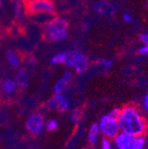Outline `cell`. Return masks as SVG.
Returning a JSON list of instances; mask_svg holds the SVG:
<instances>
[{
	"label": "cell",
	"instance_id": "obj_1",
	"mask_svg": "<svg viewBox=\"0 0 148 149\" xmlns=\"http://www.w3.org/2000/svg\"><path fill=\"white\" fill-rule=\"evenodd\" d=\"M117 121L121 132L134 137H142L147 132V122L136 105L129 104L122 107Z\"/></svg>",
	"mask_w": 148,
	"mask_h": 149
},
{
	"label": "cell",
	"instance_id": "obj_2",
	"mask_svg": "<svg viewBox=\"0 0 148 149\" xmlns=\"http://www.w3.org/2000/svg\"><path fill=\"white\" fill-rule=\"evenodd\" d=\"M44 37L50 43H60L65 41L68 37L67 21L60 16L51 18L44 23Z\"/></svg>",
	"mask_w": 148,
	"mask_h": 149
},
{
	"label": "cell",
	"instance_id": "obj_3",
	"mask_svg": "<svg viewBox=\"0 0 148 149\" xmlns=\"http://www.w3.org/2000/svg\"><path fill=\"white\" fill-rule=\"evenodd\" d=\"M97 123L99 128L100 135H102L103 138L112 140L121 132L117 119L108 114L101 116Z\"/></svg>",
	"mask_w": 148,
	"mask_h": 149
},
{
	"label": "cell",
	"instance_id": "obj_4",
	"mask_svg": "<svg viewBox=\"0 0 148 149\" xmlns=\"http://www.w3.org/2000/svg\"><path fill=\"white\" fill-rule=\"evenodd\" d=\"M26 11L31 15L51 16L55 13V5L52 0H34L26 6Z\"/></svg>",
	"mask_w": 148,
	"mask_h": 149
},
{
	"label": "cell",
	"instance_id": "obj_5",
	"mask_svg": "<svg viewBox=\"0 0 148 149\" xmlns=\"http://www.w3.org/2000/svg\"><path fill=\"white\" fill-rule=\"evenodd\" d=\"M45 118L39 112L31 114L26 120L25 127L32 136H38L45 130Z\"/></svg>",
	"mask_w": 148,
	"mask_h": 149
},
{
	"label": "cell",
	"instance_id": "obj_6",
	"mask_svg": "<svg viewBox=\"0 0 148 149\" xmlns=\"http://www.w3.org/2000/svg\"><path fill=\"white\" fill-rule=\"evenodd\" d=\"M70 100L63 94H54L45 103V107L51 111H57L59 113H66L70 108Z\"/></svg>",
	"mask_w": 148,
	"mask_h": 149
},
{
	"label": "cell",
	"instance_id": "obj_7",
	"mask_svg": "<svg viewBox=\"0 0 148 149\" xmlns=\"http://www.w3.org/2000/svg\"><path fill=\"white\" fill-rule=\"evenodd\" d=\"M135 138L132 135H129L126 132H120L113 139V145L116 149H131Z\"/></svg>",
	"mask_w": 148,
	"mask_h": 149
},
{
	"label": "cell",
	"instance_id": "obj_8",
	"mask_svg": "<svg viewBox=\"0 0 148 149\" xmlns=\"http://www.w3.org/2000/svg\"><path fill=\"white\" fill-rule=\"evenodd\" d=\"M74 74L71 71L67 70L65 71L62 76L55 82L53 85V92L54 94H63L67 90L69 84L73 81Z\"/></svg>",
	"mask_w": 148,
	"mask_h": 149
},
{
	"label": "cell",
	"instance_id": "obj_9",
	"mask_svg": "<svg viewBox=\"0 0 148 149\" xmlns=\"http://www.w3.org/2000/svg\"><path fill=\"white\" fill-rule=\"evenodd\" d=\"M14 80L16 82L18 88L26 89L29 84V72L28 68L23 67L18 68L14 77Z\"/></svg>",
	"mask_w": 148,
	"mask_h": 149
},
{
	"label": "cell",
	"instance_id": "obj_10",
	"mask_svg": "<svg viewBox=\"0 0 148 149\" xmlns=\"http://www.w3.org/2000/svg\"><path fill=\"white\" fill-rule=\"evenodd\" d=\"M93 10L99 15H112L114 13V6L106 0H99L93 6Z\"/></svg>",
	"mask_w": 148,
	"mask_h": 149
},
{
	"label": "cell",
	"instance_id": "obj_11",
	"mask_svg": "<svg viewBox=\"0 0 148 149\" xmlns=\"http://www.w3.org/2000/svg\"><path fill=\"white\" fill-rule=\"evenodd\" d=\"M6 58L10 67L18 69L22 67V58L15 50L9 49L6 52Z\"/></svg>",
	"mask_w": 148,
	"mask_h": 149
},
{
	"label": "cell",
	"instance_id": "obj_12",
	"mask_svg": "<svg viewBox=\"0 0 148 149\" xmlns=\"http://www.w3.org/2000/svg\"><path fill=\"white\" fill-rule=\"evenodd\" d=\"M18 86L16 82L13 78H6L1 82V90L2 93L6 96H11L16 92Z\"/></svg>",
	"mask_w": 148,
	"mask_h": 149
},
{
	"label": "cell",
	"instance_id": "obj_13",
	"mask_svg": "<svg viewBox=\"0 0 148 149\" xmlns=\"http://www.w3.org/2000/svg\"><path fill=\"white\" fill-rule=\"evenodd\" d=\"M100 136V132H99V128L97 123H91L89 130H88V135H87V139L90 145L94 146L98 143L99 139Z\"/></svg>",
	"mask_w": 148,
	"mask_h": 149
},
{
	"label": "cell",
	"instance_id": "obj_14",
	"mask_svg": "<svg viewBox=\"0 0 148 149\" xmlns=\"http://www.w3.org/2000/svg\"><path fill=\"white\" fill-rule=\"evenodd\" d=\"M13 11L17 20L22 21L25 15V12H27L26 5H24L21 0H13Z\"/></svg>",
	"mask_w": 148,
	"mask_h": 149
},
{
	"label": "cell",
	"instance_id": "obj_15",
	"mask_svg": "<svg viewBox=\"0 0 148 149\" xmlns=\"http://www.w3.org/2000/svg\"><path fill=\"white\" fill-rule=\"evenodd\" d=\"M89 66H90V60L84 53H83V55L75 64V66L73 67L72 69L77 74H83L88 69Z\"/></svg>",
	"mask_w": 148,
	"mask_h": 149
},
{
	"label": "cell",
	"instance_id": "obj_16",
	"mask_svg": "<svg viewBox=\"0 0 148 149\" xmlns=\"http://www.w3.org/2000/svg\"><path fill=\"white\" fill-rule=\"evenodd\" d=\"M83 55V52L78 50H69L67 51V58L65 66L73 68L75 64L77 62V61L80 59V57Z\"/></svg>",
	"mask_w": 148,
	"mask_h": 149
},
{
	"label": "cell",
	"instance_id": "obj_17",
	"mask_svg": "<svg viewBox=\"0 0 148 149\" xmlns=\"http://www.w3.org/2000/svg\"><path fill=\"white\" fill-rule=\"evenodd\" d=\"M67 58V51L66 52H59L52 55V57L50 60L51 64L52 65H65Z\"/></svg>",
	"mask_w": 148,
	"mask_h": 149
},
{
	"label": "cell",
	"instance_id": "obj_18",
	"mask_svg": "<svg viewBox=\"0 0 148 149\" xmlns=\"http://www.w3.org/2000/svg\"><path fill=\"white\" fill-rule=\"evenodd\" d=\"M96 64L104 71H109L113 67V61L106 58H99L97 60Z\"/></svg>",
	"mask_w": 148,
	"mask_h": 149
},
{
	"label": "cell",
	"instance_id": "obj_19",
	"mask_svg": "<svg viewBox=\"0 0 148 149\" xmlns=\"http://www.w3.org/2000/svg\"><path fill=\"white\" fill-rule=\"evenodd\" d=\"M81 118H82V112L79 109H73L68 114V119L74 124H77L81 121Z\"/></svg>",
	"mask_w": 148,
	"mask_h": 149
},
{
	"label": "cell",
	"instance_id": "obj_20",
	"mask_svg": "<svg viewBox=\"0 0 148 149\" xmlns=\"http://www.w3.org/2000/svg\"><path fill=\"white\" fill-rule=\"evenodd\" d=\"M59 127V122L55 118H50L45 121V130L47 132H55Z\"/></svg>",
	"mask_w": 148,
	"mask_h": 149
},
{
	"label": "cell",
	"instance_id": "obj_21",
	"mask_svg": "<svg viewBox=\"0 0 148 149\" xmlns=\"http://www.w3.org/2000/svg\"><path fill=\"white\" fill-rule=\"evenodd\" d=\"M145 144H146V141H145V139L144 136L136 137L131 149H145Z\"/></svg>",
	"mask_w": 148,
	"mask_h": 149
},
{
	"label": "cell",
	"instance_id": "obj_22",
	"mask_svg": "<svg viewBox=\"0 0 148 149\" xmlns=\"http://www.w3.org/2000/svg\"><path fill=\"white\" fill-rule=\"evenodd\" d=\"M100 149H116L111 139L103 138L100 142Z\"/></svg>",
	"mask_w": 148,
	"mask_h": 149
},
{
	"label": "cell",
	"instance_id": "obj_23",
	"mask_svg": "<svg viewBox=\"0 0 148 149\" xmlns=\"http://www.w3.org/2000/svg\"><path fill=\"white\" fill-rule=\"evenodd\" d=\"M141 108L148 113V91L145 92V94L144 95L142 101H141Z\"/></svg>",
	"mask_w": 148,
	"mask_h": 149
},
{
	"label": "cell",
	"instance_id": "obj_24",
	"mask_svg": "<svg viewBox=\"0 0 148 149\" xmlns=\"http://www.w3.org/2000/svg\"><path fill=\"white\" fill-rule=\"evenodd\" d=\"M120 111H121V108H119V107H114V108L111 109L107 114L109 116H111L112 117L117 119L118 116H119V115H120Z\"/></svg>",
	"mask_w": 148,
	"mask_h": 149
},
{
	"label": "cell",
	"instance_id": "obj_25",
	"mask_svg": "<svg viewBox=\"0 0 148 149\" xmlns=\"http://www.w3.org/2000/svg\"><path fill=\"white\" fill-rule=\"evenodd\" d=\"M138 53L142 56L148 55V44H143L138 49Z\"/></svg>",
	"mask_w": 148,
	"mask_h": 149
},
{
	"label": "cell",
	"instance_id": "obj_26",
	"mask_svg": "<svg viewBox=\"0 0 148 149\" xmlns=\"http://www.w3.org/2000/svg\"><path fill=\"white\" fill-rule=\"evenodd\" d=\"M122 18V21L124 22H127V23H131L132 22V20H133L132 15L129 13H123Z\"/></svg>",
	"mask_w": 148,
	"mask_h": 149
},
{
	"label": "cell",
	"instance_id": "obj_27",
	"mask_svg": "<svg viewBox=\"0 0 148 149\" xmlns=\"http://www.w3.org/2000/svg\"><path fill=\"white\" fill-rule=\"evenodd\" d=\"M139 41L142 44H148V32L139 35Z\"/></svg>",
	"mask_w": 148,
	"mask_h": 149
},
{
	"label": "cell",
	"instance_id": "obj_28",
	"mask_svg": "<svg viewBox=\"0 0 148 149\" xmlns=\"http://www.w3.org/2000/svg\"><path fill=\"white\" fill-rule=\"evenodd\" d=\"M27 62L29 66H34L36 62V60L35 57H33V56H29V57H28V59H27Z\"/></svg>",
	"mask_w": 148,
	"mask_h": 149
},
{
	"label": "cell",
	"instance_id": "obj_29",
	"mask_svg": "<svg viewBox=\"0 0 148 149\" xmlns=\"http://www.w3.org/2000/svg\"><path fill=\"white\" fill-rule=\"evenodd\" d=\"M21 1L24 4V5H28L29 3H31L32 1H34V0H21Z\"/></svg>",
	"mask_w": 148,
	"mask_h": 149
},
{
	"label": "cell",
	"instance_id": "obj_30",
	"mask_svg": "<svg viewBox=\"0 0 148 149\" xmlns=\"http://www.w3.org/2000/svg\"><path fill=\"white\" fill-rule=\"evenodd\" d=\"M3 0H0V9H1L2 7H3Z\"/></svg>",
	"mask_w": 148,
	"mask_h": 149
},
{
	"label": "cell",
	"instance_id": "obj_31",
	"mask_svg": "<svg viewBox=\"0 0 148 149\" xmlns=\"http://www.w3.org/2000/svg\"><path fill=\"white\" fill-rule=\"evenodd\" d=\"M1 95H2V90H1V83H0V99H1Z\"/></svg>",
	"mask_w": 148,
	"mask_h": 149
},
{
	"label": "cell",
	"instance_id": "obj_32",
	"mask_svg": "<svg viewBox=\"0 0 148 149\" xmlns=\"http://www.w3.org/2000/svg\"><path fill=\"white\" fill-rule=\"evenodd\" d=\"M147 6H148V0H147Z\"/></svg>",
	"mask_w": 148,
	"mask_h": 149
}]
</instances>
